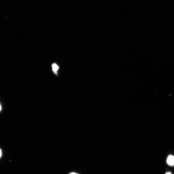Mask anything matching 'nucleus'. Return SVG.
Listing matches in <instances>:
<instances>
[{
    "instance_id": "nucleus-5",
    "label": "nucleus",
    "mask_w": 174,
    "mask_h": 174,
    "mask_svg": "<svg viewBox=\"0 0 174 174\" xmlns=\"http://www.w3.org/2000/svg\"><path fill=\"white\" fill-rule=\"evenodd\" d=\"M1 110H2V106L1 104H0V112L1 111Z\"/></svg>"
},
{
    "instance_id": "nucleus-4",
    "label": "nucleus",
    "mask_w": 174,
    "mask_h": 174,
    "mask_svg": "<svg viewBox=\"0 0 174 174\" xmlns=\"http://www.w3.org/2000/svg\"><path fill=\"white\" fill-rule=\"evenodd\" d=\"M165 174H172L170 172H167L165 173Z\"/></svg>"
},
{
    "instance_id": "nucleus-1",
    "label": "nucleus",
    "mask_w": 174,
    "mask_h": 174,
    "mask_svg": "<svg viewBox=\"0 0 174 174\" xmlns=\"http://www.w3.org/2000/svg\"><path fill=\"white\" fill-rule=\"evenodd\" d=\"M167 163L171 166H174V156L169 155L167 160Z\"/></svg>"
},
{
    "instance_id": "nucleus-6",
    "label": "nucleus",
    "mask_w": 174,
    "mask_h": 174,
    "mask_svg": "<svg viewBox=\"0 0 174 174\" xmlns=\"http://www.w3.org/2000/svg\"><path fill=\"white\" fill-rule=\"evenodd\" d=\"M69 174H78L76 173H75V172H72V173H70Z\"/></svg>"
},
{
    "instance_id": "nucleus-3",
    "label": "nucleus",
    "mask_w": 174,
    "mask_h": 174,
    "mask_svg": "<svg viewBox=\"0 0 174 174\" xmlns=\"http://www.w3.org/2000/svg\"><path fill=\"white\" fill-rule=\"evenodd\" d=\"M2 156V151L1 149H0V158H1Z\"/></svg>"
},
{
    "instance_id": "nucleus-2",
    "label": "nucleus",
    "mask_w": 174,
    "mask_h": 174,
    "mask_svg": "<svg viewBox=\"0 0 174 174\" xmlns=\"http://www.w3.org/2000/svg\"><path fill=\"white\" fill-rule=\"evenodd\" d=\"M53 72L56 75H58V71L59 69V67L56 63H53L52 65Z\"/></svg>"
}]
</instances>
